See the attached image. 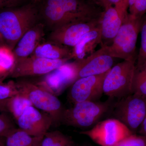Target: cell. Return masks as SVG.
Instances as JSON below:
<instances>
[{"label": "cell", "instance_id": "6da1fadb", "mask_svg": "<svg viewBox=\"0 0 146 146\" xmlns=\"http://www.w3.org/2000/svg\"><path fill=\"white\" fill-rule=\"evenodd\" d=\"M41 11L54 29L74 22L100 19L103 11L95 0H44Z\"/></svg>", "mask_w": 146, "mask_h": 146}, {"label": "cell", "instance_id": "7a4b0ae2", "mask_svg": "<svg viewBox=\"0 0 146 146\" xmlns=\"http://www.w3.org/2000/svg\"><path fill=\"white\" fill-rule=\"evenodd\" d=\"M38 10L29 3L0 11V36L12 50L19 40L36 25Z\"/></svg>", "mask_w": 146, "mask_h": 146}, {"label": "cell", "instance_id": "3957f363", "mask_svg": "<svg viewBox=\"0 0 146 146\" xmlns=\"http://www.w3.org/2000/svg\"><path fill=\"white\" fill-rule=\"evenodd\" d=\"M143 18H136L129 13L112 44L102 46L106 53L113 58L136 61V43Z\"/></svg>", "mask_w": 146, "mask_h": 146}, {"label": "cell", "instance_id": "277c9868", "mask_svg": "<svg viewBox=\"0 0 146 146\" xmlns=\"http://www.w3.org/2000/svg\"><path fill=\"white\" fill-rule=\"evenodd\" d=\"M16 84L19 91L28 98L33 106L51 117L53 125H58L61 123L65 108L57 96L37 84L23 80L17 82Z\"/></svg>", "mask_w": 146, "mask_h": 146}, {"label": "cell", "instance_id": "5b68a950", "mask_svg": "<svg viewBox=\"0 0 146 146\" xmlns=\"http://www.w3.org/2000/svg\"><path fill=\"white\" fill-rule=\"evenodd\" d=\"M110 100L102 102L84 101L65 109L61 123L74 127L87 128L94 125L111 107Z\"/></svg>", "mask_w": 146, "mask_h": 146}, {"label": "cell", "instance_id": "8992f818", "mask_svg": "<svg viewBox=\"0 0 146 146\" xmlns=\"http://www.w3.org/2000/svg\"><path fill=\"white\" fill-rule=\"evenodd\" d=\"M136 60H123L112 67L104 82L103 94L110 98H121L133 94L132 83Z\"/></svg>", "mask_w": 146, "mask_h": 146}, {"label": "cell", "instance_id": "52a82bcc", "mask_svg": "<svg viewBox=\"0 0 146 146\" xmlns=\"http://www.w3.org/2000/svg\"><path fill=\"white\" fill-rule=\"evenodd\" d=\"M112 114L114 119L136 134L146 115V98L132 94L118 99Z\"/></svg>", "mask_w": 146, "mask_h": 146}, {"label": "cell", "instance_id": "ba28073f", "mask_svg": "<svg viewBox=\"0 0 146 146\" xmlns=\"http://www.w3.org/2000/svg\"><path fill=\"white\" fill-rule=\"evenodd\" d=\"M101 146H115L126 137L133 134L117 119H107L97 123L91 129L80 132Z\"/></svg>", "mask_w": 146, "mask_h": 146}, {"label": "cell", "instance_id": "9c48e42d", "mask_svg": "<svg viewBox=\"0 0 146 146\" xmlns=\"http://www.w3.org/2000/svg\"><path fill=\"white\" fill-rule=\"evenodd\" d=\"M100 19L74 22L54 29L50 35L52 42L65 46H75L86 33L101 27Z\"/></svg>", "mask_w": 146, "mask_h": 146}, {"label": "cell", "instance_id": "30bf717a", "mask_svg": "<svg viewBox=\"0 0 146 146\" xmlns=\"http://www.w3.org/2000/svg\"><path fill=\"white\" fill-rule=\"evenodd\" d=\"M68 60H50L32 55L15 60L9 75L14 78L45 75L67 63Z\"/></svg>", "mask_w": 146, "mask_h": 146}, {"label": "cell", "instance_id": "8fae6325", "mask_svg": "<svg viewBox=\"0 0 146 146\" xmlns=\"http://www.w3.org/2000/svg\"><path fill=\"white\" fill-rule=\"evenodd\" d=\"M78 79V68L76 61L66 63L45 75L39 86L58 96L71 86Z\"/></svg>", "mask_w": 146, "mask_h": 146}, {"label": "cell", "instance_id": "7c38bea8", "mask_svg": "<svg viewBox=\"0 0 146 146\" xmlns=\"http://www.w3.org/2000/svg\"><path fill=\"white\" fill-rule=\"evenodd\" d=\"M108 71L102 74L77 80L70 89L69 99L75 104L84 101H95L99 98L103 94L104 82Z\"/></svg>", "mask_w": 146, "mask_h": 146}, {"label": "cell", "instance_id": "4fadbf2b", "mask_svg": "<svg viewBox=\"0 0 146 146\" xmlns=\"http://www.w3.org/2000/svg\"><path fill=\"white\" fill-rule=\"evenodd\" d=\"M128 0L104 9L101 20L102 39L113 40L128 14Z\"/></svg>", "mask_w": 146, "mask_h": 146}, {"label": "cell", "instance_id": "5bb4252c", "mask_svg": "<svg viewBox=\"0 0 146 146\" xmlns=\"http://www.w3.org/2000/svg\"><path fill=\"white\" fill-rule=\"evenodd\" d=\"M16 121L19 128L35 137L44 136L53 125L48 114L40 112L33 106L28 108Z\"/></svg>", "mask_w": 146, "mask_h": 146}, {"label": "cell", "instance_id": "9a60e30c", "mask_svg": "<svg viewBox=\"0 0 146 146\" xmlns=\"http://www.w3.org/2000/svg\"><path fill=\"white\" fill-rule=\"evenodd\" d=\"M114 58L107 54L102 46L87 57L76 60L78 68L77 79L107 72L113 66Z\"/></svg>", "mask_w": 146, "mask_h": 146}, {"label": "cell", "instance_id": "2e32d148", "mask_svg": "<svg viewBox=\"0 0 146 146\" xmlns=\"http://www.w3.org/2000/svg\"><path fill=\"white\" fill-rule=\"evenodd\" d=\"M44 26L36 24L25 33L13 50L15 60L29 57L34 53L44 35Z\"/></svg>", "mask_w": 146, "mask_h": 146}, {"label": "cell", "instance_id": "e0dca14e", "mask_svg": "<svg viewBox=\"0 0 146 146\" xmlns=\"http://www.w3.org/2000/svg\"><path fill=\"white\" fill-rule=\"evenodd\" d=\"M102 42L101 27L86 33L74 47L72 58H74L76 60L83 59Z\"/></svg>", "mask_w": 146, "mask_h": 146}, {"label": "cell", "instance_id": "ac0fdd59", "mask_svg": "<svg viewBox=\"0 0 146 146\" xmlns=\"http://www.w3.org/2000/svg\"><path fill=\"white\" fill-rule=\"evenodd\" d=\"M33 53L35 56L50 60L72 58V52L68 47L53 42L40 44Z\"/></svg>", "mask_w": 146, "mask_h": 146}, {"label": "cell", "instance_id": "d6986e66", "mask_svg": "<svg viewBox=\"0 0 146 146\" xmlns=\"http://www.w3.org/2000/svg\"><path fill=\"white\" fill-rule=\"evenodd\" d=\"M44 136L29 135L20 128H16L5 138V146H39Z\"/></svg>", "mask_w": 146, "mask_h": 146}, {"label": "cell", "instance_id": "ffe728a7", "mask_svg": "<svg viewBox=\"0 0 146 146\" xmlns=\"http://www.w3.org/2000/svg\"><path fill=\"white\" fill-rule=\"evenodd\" d=\"M33 106L26 96L20 92L11 97L7 102V109L17 120L29 107Z\"/></svg>", "mask_w": 146, "mask_h": 146}, {"label": "cell", "instance_id": "44dd1931", "mask_svg": "<svg viewBox=\"0 0 146 146\" xmlns=\"http://www.w3.org/2000/svg\"><path fill=\"white\" fill-rule=\"evenodd\" d=\"M39 146H75L70 137L58 131L45 133Z\"/></svg>", "mask_w": 146, "mask_h": 146}, {"label": "cell", "instance_id": "7402d4cb", "mask_svg": "<svg viewBox=\"0 0 146 146\" xmlns=\"http://www.w3.org/2000/svg\"><path fill=\"white\" fill-rule=\"evenodd\" d=\"M132 93L146 98V61L136 67L133 75Z\"/></svg>", "mask_w": 146, "mask_h": 146}, {"label": "cell", "instance_id": "603a6c76", "mask_svg": "<svg viewBox=\"0 0 146 146\" xmlns=\"http://www.w3.org/2000/svg\"><path fill=\"white\" fill-rule=\"evenodd\" d=\"M15 63L13 50L6 46H0V75H9Z\"/></svg>", "mask_w": 146, "mask_h": 146}, {"label": "cell", "instance_id": "cb8c5ba5", "mask_svg": "<svg viewBox=\"0 0 146 146\" xmlns=\"http://www.w3.org/2000/svg\"><path fill=\"white\" fill-rule=\"evenodd\" d=\"M20 93L16 82L10 81L7 83H0V111L8 112V100Z\"/></svg>", "mask_w": 146, "mask_h": 146}, {"label": "cell", "instance_id": "d4e9b609", "mask_svg": "<svg viewBox=\"0 0 146 146\" xmlns=\"http://www.w3.org/2000/svg\"><path fill=\"white\" fill-rule=\"evenodd\" d=\"M140 32H141V47L137 55L136 67L141 66L146 61V14L142 19Z\"/></svg>", "mask_w": 146, "mask_h": 146}, {"label": "cell", "instance_id": "484cf974", "mask_svg": "<svg viewBox=\"0 0 146 146\" xmlns=\"http://www.w3.org/2000/svg\"><path fill=\"white\" fill-rule=\"evenodd\" d=\"M16 128L7 115L0 113V137L5 138Z\"/></svg>", "mask_w": 146, "mask_h": 146}, {"label": "cell", "instance_id": "4316f807", "mask_svg": "<svg viewBox=\"0 0 146 146\" xmlns=\"http://www.w3.org/2000/svg\"><path fill=\"white\" fill-rule=\"evenodd\" d=\"M115 146H146V137L132 134L126 137Z\"/></svg>", "mask_w": 146, "mask_h": 146}, {"label": "cell", "instance_id": "83f0119b", "mask_svg": "<svg viewBox=\"0 0 146 146\" xmlns=\"http://www.w3.org/2000/svg\"><path fill=\"white\" fill-rule=\"evenodd\" d=\"M128 11L129 13L132 16L143 18L146 14V0H135L132 8Z\"/></svg>", "mask_w": 146, "mask_h": 146}, {"label": "cell", "instance_id": "f1b7e54d", "mask_svg": "<svg viewBox=\"0 0 146 146\" xmlns=\"http://www.w3.org/2000/svg\"><path fill=\"white\" fill-rule=\"evenodd\" d=\"M23 0H0V11L22 6Z\"/></svg>", "mask_w": 146, "mask_h": 146}, {"label": "cell", "instance_id": "f546056e", "mask_svg": "<svg viewBox=\"0 0 146 146\" xmlns=\"http://www.w3.org/2000/svg\"><path fill=\"white\" fill-rule=\"evenodd\" d=\"M97 4L100 6L103 10L108 8L110 7L113 6L122 0H95Z\"/></svg>", "mask_w": 146, "mask_h": 146}, {"label": "cell", "instance_id": "4dcf8cb0", "mask_svg": "<svg viewBox=\"0 0 146 146\" xmlns=\"http://www.w3.org/2000/svg\"><path fill=\"white\" fill-rule=\"evenodd\" d=\"M138 132L140 135L146 137V115L140 126Z\"/></svg>", "mask_w": 146, "mask_h": 146}, {"label": "cell", "instance_id": "1f68e13d", "mask_svg": "<svg viewBox=\"0 0 146 146\" xmlns=\"http://www.w3.org/2000/svg\"><path fill=\"white\" fill-rule=\"evenodd\" d=\"M3 137H0V146H5V141L3 140Z\"/></svg>", "mask_w": 146, "mask_h": 146}, {"label": "cell", "instance_id": "d6a6232c", "mask_svg": "<svg viewBox=\"0 0 146 146\" xmlns=\"http://www.w3.org/2000/svg\"><path fill=\"white\" fill-rule=\"evenodd\" d=\"M4 77H5L3 76L0 75V83H2V79Z\"/></svg>", "mask_w": 146, "mask_h": 146}, {"label": "cell", "instance_id": "836d02e7", "mask_svg": "<svg viewBox=\"0 0 146 146\" xmlns=\"http://www.w3.org/2000/svg\"><path fill=\"white\" fill-rule=\"evenodd\" d=\"M1 42H3L2 39L1 37V36H0V42H1Z\"/></svg>", "mask_w": 146, "mask_h": 146}, {"label": "cell", "instance_id": "e575fe53", "mask_svg": "<svg viewBox=\"0 0 146 146\" xmlns=\"http://www.w3.org/2000/svg\"><path fill=\"white\" fill-rule=\"evenodd\" d=\"M34 1L35 3H36V2L38 1H39V0H33Z\"/></svg>", "mask_w": 146, "mask_h": 146}]
</instances>
